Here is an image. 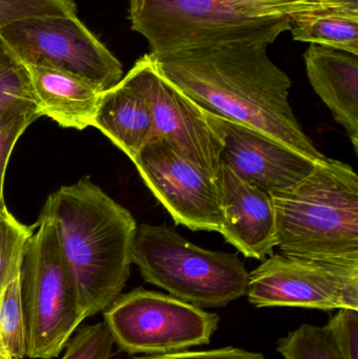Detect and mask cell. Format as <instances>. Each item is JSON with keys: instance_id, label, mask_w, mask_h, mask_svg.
Returning <instances> with one entry per match:
<instances>
[{"instance_id": "15", "label": "cell", "mask_w": 358, "mask_h": 359, "mask_svg": "<svg viewBox=\"0 0 358 359\" xmlns=\"http://www.w3.org/2000/svg\"><path fill=\"white\" fill-rule=\"evenodd\" d=\"M25 67L42 115L63 128L83 130L92 126L103 90L67 72Z\"/></svg>"}, {"instance_id": "17", "label": "cell", "mask_w": 358, "mask_h": 359, "mask_svg": "<svg viewBox=\"0 0 358 359\" xmlns=\"http://www.w3.org/2000/svg\"><path fill=\"white\" fill-rule=\"evenodd\" d=\"M296 41L327 46L358 56V13L328 11L296 17L291 21Z\"/></svg>"}, {"instance_id": "27", "label": "cell", "mask_w": 358, "mask_h": 359, "mask_svg": "<svg viewBox=\"0 0 358 359\" xmlns=\"http://www.w3.org/2000/svg\"><path fill=\"white\" fill-rule=\"evenodd\" d=\"M0 359H13L8 355L6 350L4 349V346H2L1 341H0Z\"/></svg>"}, {"instance_id": "16", "label": "cell", "mask_w": 358, "mask_h": 359, "mask_svg": "<svg viewBox=\"0 0 358 359\" xmlns=\"http://www.w3.org/2000/svg\"><path fill=\"white\" fill-rule=\"evenodd\" d=\"M92 126L132 161L151 140L153 130L151 109L130 74L102 93Z\"/></svg>"}, {"instance_id": "11", "label": "cell", "mask_w": 358, "mask_h": 359, "mask_svg": "<svg viewBox=\"0 0 358 359\" xmlns=\"http://www.w3.org/2000/svg\"><path fill=\"white\" fill-rule=\"evenodd\" d=\"M128 74L149 101L153 137L172 141L195 165L219 182L224 143L204 109L158 72L149 54L141 57Z\"/></svg>"}, {"instance_id": "20", "label": "cell", "mask_w": 358, "mask_h": 359, "mask_svg": "<svg viewBox=\"0 0 358 359\" xmlns=\"http://www.w3.org/2000/svg\"><path fill=\"white\" fill-rule=\"evenodd\" d=\"M0 341L13 359L27 358L20 276L4 288L0 297Z\"/></svg>"}, {"instance_id": "2", "label": "cell", "mask_w": 358, "mask_h": 359, "mask_svg": "<svg viewBox=\"0 0 358 359\" xmlns=\"http://www.w3.org/2000/svg\"><path fill=\"white\" fill-rule=\"evenodd\" d=\"M41 215L54 224L86 318L104 311L130 278L138 227L132 213L83 178L53 192Z\"/></svg>"}, {"instance_id": "7", "label": "cell", "mask_w": 358, "mask_h": 359, "mask_svg": "<svg viewBox=\"0 0 358 359\" xmlns=\"http://www.w3.org/2000/svg\"><path fill=\"white\" fill-rule=\"evenodd\" d=\"M104 323L128 355H161L209 345L220 316L170 294L137 288L107 309Z\"/></svg>"}, {"instance_id": "14", "label": "cell", "mask_w": 358, "mask_h": 359, "mask_svg": "<svg viewBox=\"0 0 358 359\" xmlns=\"http://www.w3.org/2000/svg\"><path fill=\"white\" fill-rule=\"evenodd\" d=\"M309 82L358 147V56L310 44L304 54Z\"/></svg>"}, {"instance_id": "1", "label": "cell", "mask_w": 358, "mask_h": 359, "mask_svg": "<svg viewBox=\"0 0 358 359\" xmlns=\"http://www.w3.org/2000/svg\"><path fill=\"white\" fill-rule=\"evenodd\" d=\"M262 40L151 55L158 72L200 107L264 133L313 161L327 159L290 104L292 81Z\"/></svg>"}, {"instance_id": "19", "label": "cell", "mask_w": 358, "mask_h": 359, "mask_svg": "<svg viewBox=\"0 0 358 359\" xmlns=\"http://www.w3.org/2000/svg\"><path fill=\"white\" fill-rule=\"evenodd\" d=\"M36 229L17 221L8 208L0 211V297L4 288L20 276L23 255Z\"/></svg>"}, {"instance_id": "9", "label": "cell", "mask_w": 358, "mask_h": 359, "mask_svg": "<svg viewBox=\"0 0 358 359\" xmlns=\"http://www.w3.org/2000/svg\"><path fill=\"white\" fill-rule=\"evenodd\" d=\"M246 295L256 308L358 310V263L273 255L250 272Z\"/></svg>"}, {"instance_id": "5", "label": "cell", "mask_w": 358, "mask_h": 359, "mask_svg": "<svg viewBox=\"0 0 358 359\" xmlns=\"http://www.w3.org/2000/svg\"><path fill=\"white\" fill-rule=\"evenodd\" d=\"M132 264L145 282L202 309L226 307L247 292L249 272L237 255L202 248L170 226L137 227Z\"/></svg>"}, {"instance_id": "10", "label": "cell", "mask_w": 358, "mask_h": 359, "mask_svg": "<svg viewBox=\"0 0 358 359\" xmlns=\"http://www.w3.org/2000/svg\"><path fill=\"white\" fill-rule=\"evenodd\" d=\"M132 162L177 225L193 231L220 232L222 211L218 182L172 141L153 137Z\"/></svg>"}, {"instance_id": "25", "label": "cell", "mask_w": 358, "mask_h": 359, "mask_svg": "<svg viewBox=\"0 0 358 359\" xmlns=\"http://www.w3.org/2000/svg\"><path fill=\"white\" fill-rule=\"evenodd\" d=\"M324 327L340 358L358 359V310H338Z\"/></svg>"}, {"instance_id": "3", "label": "cell", "mask_w": 358, "mask_h": 359, "mask_svg": "<svg viewBox=\"0 0 358 359\" xmlns=\"http://www.w3.org/2000/svg\"><path fill=\"white\" fill-rule=\"evenodd\" d=\"M328 11L358 13V0H130L132 31L149 54L237 41L273 43L296 17Z\"/></svg>"}, {"instance_id": "26", "label": "cell", "mask_w": 358, "mask_h": 359, "mask_svg": "<svg viewBox=\"0 0 358 359\" xmlns=\"http://www.w3.org/2000/svg\"><path fill=\"white\" fill-rule=\"evenodd\" d=\"M130 359H266L260 352L249 351L242 348L228 347L218 349L201 350V351L174 352V353L161 354V355L134 356Z\"/></svg>"}, {"instance_id": "6", "label": "cell", "mask_w": 358, "mask_h": 359, "mask_svg": "<svg viewBox=\"0 0 358 359\" xmlns=\"http://www.w3.org/2000/svg\"><path fill=\"white\" fill-rule=\"evenodd\" d=\"M36 228L20 269L27 358L52 359L65 349L86 316L59 248L54 224L40 215Z\"/></svg>"}, {"instance_id": "12", "label": "cell", "mask_w": 358, "mask_h": 359, "mask_svg": "<svg viewBox=\"0 0 358 359\" xmlns=\"http://www.w3.org/2000/svg\"><path fill=\"white\" fill-rule=\"evenodd\" d=\"M204 111L224 143L222 163L268 194L294 185L319 162L256 128Z\"/></svg>"}, {"instance_id": "13", "label": "cell", "mask_w": 358, "mask_h": 359, "mask_svg": "<svg viewBox=\"0 0 358 359\" xmlns=\"http://www.w3.org/2000/svg\"><path fill=\"white\" fill-rule=\"evenodd\" d=\"M222 227L227 243L250 259H265L277 247L270 194L222 163L219 178Z\"/></svg>"}, {"instance_id": "21", "label": "cell", "mask_w": 358, "mask_h": 359, "mask_svg": "<svg viewBox=\"0 0 358 359\" xmlns=\"http://www.w3.org/2000/svg\"><path fill=\"white\" fill-rule=\"evenodd\" d=\"M277 352L284 359H342L325 327L303 324L277 341Z\"/></svg>"}, {"instance_id": "18", "label": "cell", "mask_w": 358, "mask_h": 359, "mask_svg": "<svg viewBox=\"0 0 358 359\" xmlns=\"http://www.w3.org/2000/svg\"><path fill=\"white\" fill-rule=\"evenodd\" d=\"M42 116L36 101L18 100L0 109V211L6 209L4 177L13 149L27 128Z\"/></svg>"}, {"instance_id": "8", "label": "cell", "mask_w": 358, "mask_h": 359, "mask_svg": "<svg viewBox=\"0 0 358 359\" xmlns=\"http://www.w3.org/2000/svg\"><path fill=\"white\" fill-rule=\"evenodd\" d=\"M0 38L23 65L50 67L109 90L123 78L121 62L77 15H48L11 23Z\"/></svg>"}, {"instance_id": "4", "label": "cell", "mask_w": 358, "mask_h": 359, "mask_svg": "<svg viewBox=\"0 0 358 359\" xmlns=\"http://www.w3.org/2000/svg\"><path fill=\"white\" fill-rule=\"evenodd\" d=\"M277 247L296 257L358 263V176L338 160L270 192Z\"/></svg>"}, {"instance_id": "24", "label": "cell", "mask_w": 358, "mask_h": 359, "mask_svg": "<svg viewBox=\"0 0 358 359\" xmlns=\"http://www.w3.org/2000/svg\"><path fill=\"white\" fill-rule=\"evenodd\" d=\"M77 15L75 0H0V29L33 17Z\"/></svg>"}, {"instance_id": "22", "label": "cell", "mask_w": 358, "mask_h": 359, "mask_svg": "<svg viewBox=\"0 0 358 359\" xmlns=\"http://www.w3.org/2000/svg\"><path fill=\"white\" fill-rule=\"evenodd\" d=\"M18 100L36 101L29 73L0 38V109Z\"/></svg>"}, {"instance_id": "23", "label": "cell", "mask_w": 358, "mask_h": 359, "mask_svg": "<svg viewBox=\"0 0 358 359\" xmlns=\"http://www.w3.org/2000/svg\"><path fill=\"white\" fill-rule=\"evenodd\" d=\"M113 339L104 322L88 325L69 339L61 359H111Z\"/></svg>"}]
</instances>
